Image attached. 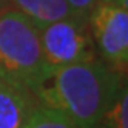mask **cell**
<instances>
[{
    "instance_id": "cell-1",
    "label": "cell",
    "mask_w": 128,
    "mask_h": 128,
    "mask_svg": "<svg viewBox=\"0 0 128 128\" xmlns=\"http://www.w3.org/2000/svg\"><path fill=\"white\" fill-rule=\"evenodd\" d=\"M122 88V71L96 57L54 70L36 96L77 128H96Z\"/></svg>"
},
{
    "instance_id": "cell-2",
    "label": "cell",
    "mask_w": 128,
    "mask_h": 128,
    "mask_svg": "<svg viewBox=\"0 0 128 128\" xmlns=\"http://www.w3.org/2000/svg\"><path fill=\"white\" fill-rule=\"evenodd\" d=\"M2 77L37 93L51 70L45 62L40 28L12 6L0 10Z\"/></svg>"
},
{
    "instance_id": "cell-3",
    "label": "cell",
    "mask_w": 128,
    "mask_h": 128,
    "mask_svg": "<svg viewBox=\"0 0 128 128\" xmlns=\"http://www.w3.org/2000/svg\"><path fill=\"white\" fill-rule=\"evenodd\" d=\"M45 62L51 72L62 66L96 59L88 17L72 14L40 28Z\"/></svg>"
},
{
    "instance_id": "cell-4",
    "label": "cell",
    "mask_w": 128,
    "mask_h": 128,
    "mask_svg": "<svg viewBox=\"0 0 128 128\" xmlns=\"http://www.w3.org/2000/svg\"><path fill=\"white\" fill-rule=\"evenodd\" d=\"M93 42L104 62L119 71L128 60V8L104 3L88 16Z\"/></svg>"
},
{
    "instance_id": "cell-5",
    "label": "cell",
    "mask_w": 128,
    "mask_h": 128,
    "mask_svg": "<svg viewBox=\"0 0 128 128\" xmlns=\"http://www.w3.org/2000/svg\"><path fill=\"white\" fill-rule=\"evenodd\" d=\"M37 105L31 90L0 79V128H23Z\"/></svg>"
},
{
    "instance_id": "cell-6",
    "label": "cell",
    "mask_w": 128,
    "mask_h": 128,
    "mask_svg": "<svg viewBox=\"0 0 128 128\" xmlns=\"http://www.w3.org/2000/svg\"><path fill=\"white\" fill-rule=\"evenodd\" d=\"M2 2L25 14L39 28L72 16L66 0H2Z\"/></svg>"
},
{
    "instance_id": "cell-7",
    "label": "cell",
    "mask_w": 128,
    "mask_h": 128,
    "mask_svg": "<svg viewBox=\"0 0 128 128\" xmlns=\"http://www.w3.org/2000/svg\"><path fill=\"white\" fill-rule=\"evenodd\" d=\"M23 128H77L70 119L59 111L43 105H37Z\"/></svg>"
},
{
    "instance_id": "cell-8",
    "label": "cell",
    "mask_w": 128,
    "mask_h": 128,
    "mask_svg": "<svg viewBox=\"0 0 128 128\" xmlns=\"http://www.w3.org/2000/svg\"><path fill=\"white\" fill-rule=\"evenodd\" d=\"M96 128H128V93L125 86Z\"/></svg>"
},
{
    "instance_id": "cell-9",
    "label": "cell",
    "mask_w": 128,
    "mask_h": 128,
    "mask_svg": "<svg viewBox=\"0 0 128 128\" xmlns=\"http://www.w3.org/2000/svg\"><path fill=\"white\" fill-rule=\"evenodd\" d=\"M66 3H68L72 14L88 17L91 14V11H93L94 8H97L99 5L114 3V0H66Z\"/></svg>"
},
{
    "instance_id": "cell-10",
    "label": "cell",
    "mask_w": 128,
    "mask_h": 128,
    "mask_svg": "<svg viewBox=\"0 0 128 128\" xmlns=\"http://www.w3.org/2000/svg\"><path fill=\"white\" fill-rule=\"evenodd\" d=\"M114 3L116 5H120L124 8H128V0H114Z\"/></svg>"
},
{
    "instance_id": "cell-11",
    "label": "cell",
    "mask_w": 128,
    "mask_h": 128,
    "mask_svg": "<svg viewBox=\"0 0 128 128\" xmlns=\"http://www.w3.org/2000/svg\"><path fill=\"white\" fill-rule=\"evenodd\" d=\"M0 79H3V77H2V72H0Z\"/></svg>"
}]
</instances>
